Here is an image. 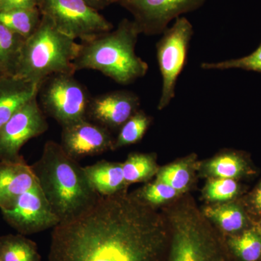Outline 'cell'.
Segmentation results:
<instances>
[{"instance_id":"obj_1","label":"cell","mask_w":261,"mask_h":261,"mask_svg":"<svg viewBox=\"0 0 261 261\" xmlns=\"http://www.w3.org/2000/svg\"><path fill=\"white\" fill-rule=\"evenodd\" d=\"M169 242V226L153 206L124 190L53 228L48 260L166 261Z\"/></svg>"},{"instance_id":"obj_2","label":"cell","mask_w":261,"mask_h":261,"mask_svg":"<svg viewBox=\"0 0 261 261\" xmlns=\"http://www.w3.org/2000/svg\"><path fill=\"white\" fill-rule=\"evenodd\" d=\"M32 168L39 188L61 222L83 214L100 197L84 167L54 141L44 144L40 159Z\"/></svg>"},{"instance_id":"obj_3","label":"cell","mask_w":261,"mask_h":261,"mask_svg":"<svg viewBox=\"0 0 261 261\" xmlns=\"http://www.w3.org/2000/svg\"><path fill=\"white\" fill-rule=\"evenodd\" d=\"M140 34L134 20L124 18L116 29L82 42L73 61L75 71L97 70L122 85L143 78L149 66L136 54Z\"/></svg>"},{"instance_id":"obj_4","label":"cell","mask_w":261,"mask_h":261,"mask_svg":"<svg viewBox=\"0 0 261 261\" xmlns=\"http://www.w3.org/2000/svg\"><path fill=\"white\" fill-rule=\"evenodd\" d=\"M169 247L166 261H238L226 236L208 218L190 205L170 215Z\"/></svg>"},{"instance_id":"obj_5","label":"cell","mask_w":261,"mask_h":261,"mask_svg":"<svg viewBox=\"0 0 261 261\" xmlns=\"http://www.w3.org/2000/svg\"><path fill=\"white\" fill-rule=\"evenodd\" d=\"M80 44L58 31L42 15L35 32L24 41L15 75L40 86L58 73L74 75Z\"/></svg>"},{"instance_id":"obj_6","label":"cell","mask_w":261,"mask_h":261,"mask_svg":"<svg viewBox=\"0 0 261 261\" xmlns=\"http://www.w3.org/2000/svg\"><path fill=\"white\" fill-rule=\"evenodd\" d=\"M156 44V58L162 78V89L158 109H164L176 95L178 79L187 65L193 25L185 17L175 20L171 27L162 33Z\"/></svg>"},{"instance_id":"obj_7","label":"cell","mask_w":261,"mask_h":261,"mask_svg":"<svg viewBox=\"0 0 261 261\" xmlns=\"http://www.w3.org/2000/svg\"><path fill=\"white\" fill-rule=\"evenodd\" d=\"M38 95L44 114L56 120L62 127L87 119L92 97L73 74L58 73L48 77L39 86Z\"/></svg>"},{"instance_id":"obj_8","label":"cell","mask_w":261,"mask_h":261,"mask_svg":"<svg viewBox=\"0 0 261 261\" xmlns=\"http://www.w3.org/2000/svg\"><path fill=\"white\" fill-rule=\"evenodd\" d=\"M38 8L55 27L82 42L113 30L109 20L83 0H39Z\"/></svg>"},{"instance_id":"obj_9","label":"cell","mask_w":261,"mask_h":261,"mask_svg":"<svg viewBox=\"0 0 261 261\" xmlns=\"http://www.w3.org/2000/svg\"><path fill=\"white\" fill-rule=\"evenodd\" d=\"M37 95L19 108L0 130V161L21 159L22 147L49 128Z\"/></svg>"},{"instance_id":"obj_10","label":"cell","mask_w":261,"mask_h":261,"mask_svg":"<svg viewBox=\"0 0 261 261\" xmlns=\"http://www.w3.org/2000/svg\"><path fill=\"white\" fill-rule=\"evenodd\" d=\"M207 0H118L133 16L141 34L159 35L173 20L198 10Z\"/></svg>"},{"instance_id":"obj_11","label":"cell","mask_w":261,"mask_h":261,"mask_svg":"<svg viewBox=\"0 0 261 261\" xmlns=\"http://www.w3.org/2000/svg\"><path fill=\"white\" fill-rule=\"evenodd\" d=\"M1 212L5 221L25 236L54 228L61 223L39 185L23 193L10 208Z\"/></svg>"},{"instance_id":"obj_12","label":"cell","mask_w":261,"mask_h":261,"mask_svg":"<svg viewBox=\"0 0 261 261\" xmlns=\"http://www.w3.org/2000/svg\"><path fill=\"white\" fill-rule=\"evenodd\" d=\"M114 140L108 128L88 119L62 127L61 145L76 161L113 149Z\"/></svg>"},{"instance_id":"obj_13","label":"cell","mask_w":261,"mask_h":261,"mask_svg":"<svg viewBox=\"0 0 261 261\" xmlns=\"http://www.w3.org/2000/svg\"><path fill=\"white\" fill-rule=\"evenodd\" d=\"M140 106V98L132 91L116 90L92 97L87 119L110 129L120 128Z\"/></svg>"},{"instance_id":"obj_14","label":"cell","mask_w":261,"mask_h":261,"mask_svg":"<svg viewBox=\"0 0 261 261\" xmlns=\"http://www.w3.org/2000/svg\"><path fill=\"white\" fill-rule=\"evenodd\" d=\"M37 185L32 166L23 157L0 161V210L10 208L20 196Z\"/></svg>"},{"instance_id":"obj_15","label":"cell","mask_w":261,"mask_h":261,"mask_svg":"<svg viewBox=\"0 0 261 261\" xmlns=\"http://www.w3.org/2000/svg\"><path fill=\"white\" fill-rule=\"evenodd\" d=\"M39 86L16 75L0 77V130L17 111L35 97Z\"/></svg>"},{"instance_id":"obj_16","label":"cell","mask_w":261,"mask_h":261,"mask_svg":"<svg viewBox=\"0 0 261 261\" xmlns=\"http://www.w3.org/2000/svg\"><path fill=\"white\" fill-rule=\"evenodd\" d=\"M84 169L91 185L100 196L113 195L126 190L122 163L100 161Z\"/></svg>"},{"instance_id":"obj_17","label":"cell","mask_w":261,"mask_h":261,"mask_svg":"<svg viewBox=\"0 0 261 261\" xmlns=\"http://www.w3.org/2000/svg\"><path fill=\"white\" fill-rule=\"evenodd\" d=\"M0 258L3 261H42L37 243L20 233L0 236Z\"/></svg>"},{"instance_id":"obj_18","label":"cell","mask_w":261,"mask_h":261,"mask_svg":"<svg viewBox=\"0 0 261 261\" xmlns=\"http://www.w3.org/2000/svg\"><path fill=\"white\" fill-rule=\"evenodd\" d=\"M41 20L42 14L37 7L0 11V23L25 39L35 32Z\"/></svg>"},{"instance_id":"obj_19","label":"cell","mask_w":261,"mask_h":261,"mask_svg":"<svg viewBox=\"0 0 261 261\" xmlns=\"http://www.w3.org/2000/svg\"><path fill=\"white\" fill-rule=\"evenodd\" d=\"M207 218L214 220L222 231L229 236L238 234L247 229L246 215L238 205L230 204L209 207L205 211Z\"/></svg>"},{"instance_id":"obj_20","label":"cell","mask_w":261,"mask_h":261,"mask_svg":"<svg viewBox=\"0 0 261 261\" xmlns=\"http://www.w3.org/2000/svg\"><path fill=\"white\" fill-rule=\"evenodd\" d=\"M228 247L238 261H261V233L256 228H247L226 238Z\"/></svg>"},{"instance_id":"obj_21","label":"cell","mask_w":261,"mask_h":261,"mask_svg":"<svg viewBox=\"0 0 261 261\" xmlns=\"http://www.w3.org/2000/svg\"><path fill=\"white\" fill-rule=\"evenodd\" d=\"M25 39L0 23V65L5 73L15 75Z\"/></svg>"},{"instance_id":"obj_22","label":"cell","mask_w":261,"mask_h":261,"mask_svg":"<svg viewBox=\"0 0 261 261\" xmlns=\"http://www.w3.org/2000/svg\"><path fill=\"white\" fill-rule=\"evenodd\" d=\"M151 123L150 117L139 110L120 128L113 149L137 143L142 140Z\"/></svg>"},{"instance_id":"obj_23","label":"cell","mask_w":261,"mask_h":261,"mask_svg":"<svg viewBox=\"0 0 261 261\" xmlns=\"http://www.w3.org/2000/svg\"><path fill=\"white\" fill-rule=\"evenodd\" d=\"M122 168L127 185L148 179L155 171L153 158L146 154H130Z\"/></svg>"},{"instance_id":"obj_24","label":"cell","mask_w":261,"mask_h":261,"mask_svg":"<svg viewBox=\"0 0 261 261\" xmlns=\"http://www.w3.org/2000/svg\"><path fill=\"white\" fill-rule=\"evenodd\" d=\"M200 68L203 70L241 69L261 73V42L256 49L248 56L216 63L204 62L201 63Z\"/></svg>"},{"instance_id":"obj_25","label":"cell","mask_w":261,"mask_h":261,"mask_svg":"<svg viewBox=\"0 0 261 261\" xmlns=\"http://www.w3.org/2000/svg\"><path fill=\"white\" fill-rule=\"evenodd\" d=\"M211 174L219 178H234L245 171V163L236 154H222L213 160L208 166Z\"/></svg>"},{"instance_id":"obj_26","label":"cell","mask_w":261,"mask_h":261,"mask_svg":"<svg viewBox=\"0 0 261 261\" xmlns=\"http://www.w3.org/2000/svg\"><path fill=\"white\" fill-rule=\"evenodd\" d=\"M178 192L164 182L158 181L149 184L140 191L135 192L137 197L146 203L153 206L173 198Z\"/></svg>"},{"instance_id":"obj_27","label":"cell","mask_w":261,"mask_h":261,"mask_svg":"<svg viewBox=\"0 0 261 261\" xmlns=\"http://www.w3.org/2000/svg\"><path fill=\"white\" fill-rule=\"evenodd\" d=\"M157 180L167 184L179 192L188 186L190 173L186 165L177 163L161 170L158 174Z\"/></svg>"},{"instance_id":"obj_28","label":"cell","mask_w":261,"mask_h":261,"mask_svg":"<svg viewBox=\"0 0 261 261\" xmlns=\"http://www.w3.org/2000/svg\"><path fill=\"white\" fill-rule=\"evenodd\" d=\"M238 190V183L233 178H219L209 184L206 193L210 200L226 201L232 199Z\"/></svg>"},{"instance_id":"obj_29","label":"cell","mask_w":261,"mask_h":261,"mask_svg":"<svg viewBox=\"0 0 261 261\" xmlns=\"http://www.w3.org/2000/svg\"><path fill=\"white\" fill-rule=\"evenodd\" d=\"M39 0H0V11L20 9V8H38Z\"/></svg>"},{"instance_id":"obj_30","label":"cell","mask_w":261,"mask_h":261,"mask_svg":"<svg viewBox=\"0 0 261 261\" xmlns=\"http://www.w3.org/2000/svg\"><path fill=\"white\" fill-rule=\"evenodd\" d=\"M83 1L98 11L106 9L111 5L118 3V0H83Z\"/></svg>"},{"instance_id":"obj_31","label":"cell","mask_w":261,"mask_h":261,"mask_svg":"<svg viewBox=\"0 0 261 261\" xmlns=\"http://www.w3.org/2000/svg\"><path fill=\"white\" fill-rule=\"evenodd\" d=\"M252 202L257 214L261 215V184L252 196Z\"/></svg>"},{"instance_id":"obj_32","label":"cell","mask_w":261,"mask_h":261,"mask_svg":"<svg viewBox=\"0 0 261 261\" xmlns=\"http://www.w3.org/2000/svg\"><path fill=\"white\" fill-rule=\"evenodd\" d=\"M8 75L6 73H5V71L4 69H3V67L1 66V65H0V77L3 76V75Z\"/></svg>"},{"instance_id":"obj_33","label":"cell","mask_w":261,"mask_h":261,"mask_svg":"<svg viewBox=\"0 0 261 261\" xmlns=\"http://www.w3.org/2000/svg\"><path fill=\"white\" fill-rule=\"evenodd\" d=\"M259 231H260V233H261V226H260V229H259Z\"/></svg>"},{"instance_id":"obj_34","label":"cell","mask_w":261,"mask_h":261,"mask_svg":"<svg viewBox=\"0 0 261 261\" xmlns=\"http://www.w3.org/2000/svg\"><path fill=\"white\" fill-rule=\"evenodd\" d=\"M0 261H3V260H2V259H1V258H0Z\"/></svg>"}]
</instances>
